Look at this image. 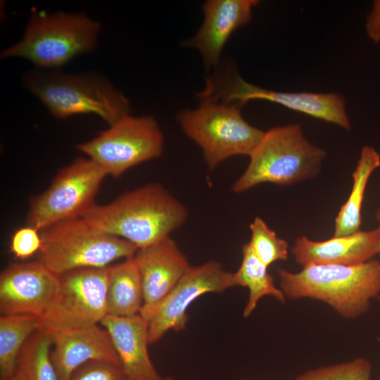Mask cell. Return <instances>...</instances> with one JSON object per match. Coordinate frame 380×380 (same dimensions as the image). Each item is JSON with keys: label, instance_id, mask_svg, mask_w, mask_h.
<instances>
[{"label": "cell", "instance_id": "6da1fadb", "mask_svg": "<svg viewBox=\"0 0 380 380\" xmlns=\"http://www.w3.org/2000/svg\"><path fill=\"white\" fill-rule=\"evenodd\" d=\"M188 216L186 206L154 182L125 192L107 204L95 203L82 217L96 229L139 249L170 236Z\"/></svg>", "mask_w": 380, "mask_h": 380}, {"label": "cell", "instance_id": "7a4b0ae2", "mask_svg": "<svg viewBox=\"0 0 380 380\" xmlns=\"http://www.w3.org/2000/svg\"><path fill=\"white\" fill-rule=\"evenodd\" d=\"M277 274L286 298L323 301L348 319L364 314L380 294V262L375 260L349 266L308 265L297 273L279 268Z\"/></svg>", "mask_w": 380, "mask_h": 380}, {"label": "cell", "instance_id": "3957f363", "mask_svg": "<svg viewBox=\"0 0 380 380\" xmlns=\"http://www.w3.org/2000/svg\"><path fill=\"white\" fill-rule=\"evenodd\" d=\"M23 83L58 118L90 113L110 125L130 113L129 99L108 80L93 73L34 70L25 74Z\"/></svg>", "mask_w": 380, "mask_h": 380}, {"label": "cell", "instance_id": "277c9868", "mask_svg": "<svg viewBox=\"0 0 380 380\" xmlns=\"http://www.w3.org/2000/svg\"><path fill=\"white\" fill-rule=\"evenodd\" d=\"M101 24L84 14L35 11L22 39L1 52V58L27 59L37 67L55 69L96 46Z\"/></svg>", "mask_w": 380, "mask_h": 380}, {"label": "cell", "instance_id": "5b68a950", "mask_svg": "<svg viewBox=\"0 0 380 380\" xmlns=\"http://www.w3.org/2000/svg\"><path fill=\"white\" fill-rule=\"evenodd\" d=\"M325 156L323 149L305 138L299 125L271 128L265 132L232 190L239 194L262 183L289 185L310 178Z\"/></svg>", "mask_w": 380, "mask_h": 380}, {"label": "cell", "instance_id": "8992f818", "mask_svg": "<svg viewBox=\"0 0 380 380\" xmlns=\"http://www.w3.org/2000/svg\"><path fill=\"white\" fill-rule=\"evenodd\" d=\"M38 260L56 275L80 268H102L132 258L137 248L103 232L82 217L64 220L40 232Z\"/></svg>", "mask_w": 380, "mask_h": 380}, {"label": "cell", "instance_id": "52a82bcc", "mask_svg": "<svg viewBox=\"0 0 380 380\" xmlns=\"http://www.w3.org/2000/svg\"><path fill=\"white\" fill-rule=\"evenodd\" d=\"M199 107L178 115L184 133L202 150L210 170L235 156H250L265 132L244 120L239 106L201 98Z\"/></svg>", "mask_w": 380, "mask_h": 380}, {"label": "cell", "instance_id": "ba28073f", "mask_svg": "<svg viewBox=\"0 0 380 380\" xmlns=\"http://www.w3.org/2000/svg\"><path fill=\"white\" fill-rule=\"evenodd\" d=\"M163 144V132L153 117L128 115L76 148L107 176L118 178L129 169L160 156Z\"/></svg>", "mask_w": 380, "mask_h": 380}, {"label": "cell", "instance_id": "9c48e42d", "mask_svg": "<svg viewBox=\"0 0 380 380\" xmlns=\"http://www.w3.org/2000/svg\"><path fill=\"white\" fill-rule=\"evenodd\" d=\"M107 176L89 158H78L60 169L49 186L31 198L27 226L41 232L60 222L82 217Z\"/></svg>", "mask_w": 380, "mask_h": 380}, {"label": "cell", "instance_id": "30bf717a", "mask_svg": "<svg viewBox=\"0 0 380 380\" xmlns=\"http://www.w3.org/2000/svg\"><path fill=\"white\" fill-rule=\"evenodd\" d=\"M108 267L80 268L58 275L41 329L56 332L101 324L107 315Z\"/></svg>", "mask_w": 380, "mask_h": 380}, {"label": "cell", "instance_id": "8fae6325", "mask_svg": "<svg viewBox=\"0 0 380 380\" xmlns=\"http://www.w3.org/2000/svg\"><path fill=\"white\" fill-rule=\"evenodd\" d=\"M234 286V272L224 270L217 261L211 260L200 265H191L149 320V344L159 341L170 330L184 329L188 320L187 309L198 298Z\"/></svg>", "mask_w": 380, "mask_h": 380}, {"label": "cell", "instance_id": "7c38bea8", "mask_svg": "<svg viewBox=\"0 0 380 380\" xmlns=\"http://www.w3.org/2000/svg\"><path fill=\"white\" fill-rule=\"evenodd\" d=\"M201 95L215 101L243 105L250 100L261 99L282 105L289 109L334 123L346 129L350 123L346 111L344 99L334 93L281 92L261 88L236 75L218 90L205 89Z\"/></svg>", "mask_w": 380, "mask_h": 380}, {"label": "cell", "instance_id": "4fadbf2b", "mask_svg": "<svg viewBox=\"0 0 380 380\" xmlns=\"http://www.w3.org/2000/svg\"><path fill=\"white\" fill-rule=\"evenodd\" d=\"M57 286L58 275L39 261L11 265L0 274V314L42 318Z\"/></svg>", "mask_w": 380, "mask_h": 380}, {"label": "cell", "instance_id": "5bb4252c", "mask_svg": "<svg viewBox=\"0 0 380 380\" xmlns=\"http://www.w3.org/2000/svg\"><path fill=\"white\" fill-rule=\"evenodd\" d=\"M133 258L141 274L144 291V304L139 314L149 322L160 303L191 265L170 236L137 249Z\"/></svg>", "mask_w": 380, "mask_h": 380}, {"label": "cell", "instance_id": "9a60e30c", "mask_svg": "<svg viewBox=\"0 0 380 380\" xmlns=\"http://www.w3.org/2000/svg\"><path fill=\"white\" fill-rule=\"evenodd\" d=\"M51 357L59 380L90 361H105L121 367L110 337L99 324L52 334Z\"/></svg>", "mask_w": 380, "mask_h": 380}, {"label": "cell", "instance_id": "2e32d148", "mask_svg": "<svg viewBox=\"0 0 380 380\" xmlns=\"http://www.w3.org/2000/svg\"><path fill=\"white\" fill-rule=\"evenodd\" d=\"M256 0H209L204 3V20L184 44L198 49L208 69L215 67L232 34L248 23Z\"/></svg>", "mask_w": 380, "mask_h": 380}, {"label": "cell", "instance_id": "e0dca14e", "mask_svg": "<svg viewBox=\"0 0 380 380\" xmlns=\"http://www.w3.org/2000/svg\"><path fill=\"white\" fill-rule=\"evenodd\" d=\"M379 228L322 241L298 238L292 248L296 262L308 265H357L380 253Z\"/></svg>", "mask_w": 380, "mask_h": 380}, {"label": "cell", "instance_id": "ac0fdd59", "mask_svg": "<svg viewBox=\"0 0 380 380\" xmlns=\"http://www.w3.org/2000/svg\"><path fill=\"white\" fill-rule=\"evenodd\" d=\"M101 324L110 337L128 380H163L148 353V322L140 314L107 315Z\"/></svg>", "mask_w": 380, "mask_h": 380}, {"label": "cell", "instance_id": "d6986e66", "mask_svg": "<svg viewBox=\"0 0 380 380\" xmlns=\"http://www.w3.org/2000/svg\"><path fill=\"white\" fill-rule=\"evenodd\" d=\"M133 257L108 266L107 315L132 316L141 312L144 291L141 274Z\"/></svg>", "mask_w": 380, "mask_h": 380}, {"label": "cell", "instance_id": "ffe728a7", "mask_svg": "<svg viewBox=\"0 0 380 380\" xmlns=\"http://www.w3.org/2000/svg\"><path fill=\"white\" fill-rule=\"evenodd\" d=\"M380 165V155L371 146H364L353 174L352 190L335 220L334 236L350 235L360 231L361 210L365 189L372 173Z\"/></svg>", "mask_w": 380, "mask_h": 380}, {"label": "cell", "instance_id": "44dd1931", "mask_svg": "<svg viewBox=\"0 0 380 380\" xmlns=\"http://www.w3.org/2000/svg\"><path fill=\"white\" fill-rule=\"evenodd\" d=\"M242 261L238 270L234 272L236 286L247 287L249 296L243 315L248 317L264 296H271L284 303L286 296L277 288L267 267L253 253L248 243L242 247Z\"/></svg>", "mask_w": 380, "mask_h": 380}, {"label": "cell", "instance_id": "7402d4cb", "mask_svg": "<svg viewBox=\"0 0 380 380\" xmlns=\"http://www.w3.org/2000/svg\"><path fill=\"white\" fill-rule=\"evenodd\" d=\"M41 318L29 315L0 316V378L15 374L18 356L28 338L41 329Z\"/></svg>", "mask_w": 380, "mask_h": 380}, {"label": "cell", "instance_id": "603a6c76", "mask_svg": "<svg viewBox=\"0 0 380 380\" xmlns=\"http://www.w3.org/2000/svg\"><path fill=\"white\" fill-rule=\"evenodd\" d=\"M52 334L39 329L26 341L18 358L20 380H59L51 357Z\"/></svg>", "mask_w": 380, "mask_h": 380}, {"label": "cell", "instance_id": "cb8c5ba5", "mask_svg": "<svg viewBox=\"0 0 380 380\" xmlns=\"http://www.w3.org/2000/svg\"><path fill=\"white\" fill-rule=\"evenodd\" d=\"M250 230L251 235L248 244L267 267L288 258V242L279 238L264 220L256 217L250 224Z\"/></svg>", "mask_w": 380, "mask_h": 380}, {"label": "cell", "instance_id": "d4e9b609", "mask_svg": "<svg viewBox=\"0 0 380 380\" xmlns=\"http://www.w3.org/2000/svg\"><path fill=\"white\" fill-rule=\"evenodd\" d=\"M372 365L359 357L348 362L309 369L295 380H371Z\"/></svg>", "mask_w": 380, "mask_h": 380}, {"label": "cell", "instance_id": "484cf974", "mask_svg": "<svg viewBox=\"0 0 380 380\" xmlns=\"http://www.w3.org/2000/svg\"><path fill=\"white\" fill-rule=\"evenodd\" d=\"M69 380H128L122 367L105 361H90L80 367Z\"/></svg>", "mask_w": 380, "mask_h": 380}, {"label": "cell", "instance_id": "4316f807", "mask_svg": "<svg viewBox=\"0 0 380 380\" xmlns=\"http://www.w3.org/2000/svg\"><path fill=\"white\" fill-rule=\"evenodd\" d=\"M42 246L40 232L30 226L19 228L13 234L10 251L20 260H25L38 253Z\"/></svg>", "mask_w": 380, "mask_h": 380}, {"label": "cell", "instance_id": "83f0119b", "mask_svg": "<svg viewBox=\"0 0 380 380\" xmlns=\"http://www.w3.org/2000/svg\"><path fill=\"white\" fill-rule=\"evenodd\" d=\"M369 37L374 42H380V0L375 1L366 23Z\"/></svg>", "mask_w": 380, "mask_h": 380}, {"label": "cell", "instance_id": "f1b7e54d", "mask_svg": "<svg viewBox=\"0 0 380 380\" xmlns=\"http://www.w3.org/2000/svg\"><path fill=\"white\" fill-rule=\"evenodd\" d=\"M376 218L379 224V233H380V208L376 210ZM379 250H380V239H379Z\"/></svg>", "mask_w": 380, "mask_h": 380}, {"label": "cell", "instance_id": "f546056e", "mask_svg": "<svg viewBox=\"0 0 380 380\" xmlns=\"http://www.w3.org/2000/svg\"><path fill=\"white\" fill-rule=\"evenodd\" d=\"M1 380H20L17 376L15 374L11 377L6 378V379H1Z\"/></svg>", "mask_w": 380, "mask_h": 380}, {"label": "cell", "instance_id": "4dcf8cb0", "mask_svg": "<svg viewBox=\"0 0 380 380\" xmlns=\"http://www.w3.org/2000/svg\"><path fill=\"white\" fill-rule=\"evenodd\" d=\"M163 380H174L172 377H165L163 378Z\"/></svg>", "mask_w": 380, "mask_h": 380}, {"label": "cell", "instance_id": "1f68e13d", "mask_svg": "<svg viewBox=\"0 0 380 380\" xmlns=\"http://www.w3.org/2000/svg\"><path fill=\"white\" fill-rule=\"evenodd\" d=\"M241 380H247V379H241Z\"/></svg>", "mask_w": 380, "mask_h": 380}, {"label": "cell", "instance_id": "d6a6232c", "mask_svg": "<svg viewBox=\"0 0 380 380\" xmlns=\"http://www.w3.org/2000/svg\"><path fill=\"white\" fill-rule=\"evenodd\" d=\"M379 380H380V379Z\"/></svg>", "mask_w": 380, "mask_h": 380}]
</instances>
